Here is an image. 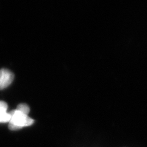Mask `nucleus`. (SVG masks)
<instances>
[{
  "label": "nucleus",
  "mask_w": 147,
  "mask_h": 147,
  "mask_svg": "<svg viewBox=\"0 0 147 147\" xmlns=\"http://www.w3.org/2000/svg\"><path fill=\"white\" fill-rule=\"evenodd\" d=\"M9 113L11 118L9 122V129L11 130H16L24 126H30L34 123L33 119L16 109L11 111Z\"/></svg>",
  "instance_id": "obj_1"
},
{
  "label": "nucleus",
  "mask_w": 147,
  "mask_h": 147,
  "mask_svg": "<svg viewBox=\"0 0 147 147\" xmlns=\"http://www.w3.org/2000/svg\"><path fill=\"white\" fill-rule=\"evenodd\" d=\"M14 79V74L7 69L0 70V90L5 89L12 83Z\"/></svg>",
  "instance_id": "obj_2"
},
{
  "label": "nucleus",
  "mask_w": 147,
  "mask_h": 147,
  "mask_svg": "<svg viewBox=\"0 0 147 147\" xmlns=\"http://www.w3.org/2000/svg\"><path fill=\"white\" fill-rule=\"evenodd\" d=\"M16 110L19 111L24 114L27 115L30 112V107L28 105L25 104H20L18 106Z\"/></svg>",
  "instance_id": "obj_3"
},
{
  "label": "nucleus",
  "mask_w": 147,
  "mask_h": 147,
  "mask_svg": "<svg viewBox=\"0 0 147 147\" xmlns=\"http://www.w3.org/2000/svg\"><path fill=\"white\" fill-rule=\"evenodd\" d=\"M11 116L9 113H0V123L9 122Z\"/></svg>",
  "instance_id": "obj_4"
},
{
  "label": "nucleus",
  "mask_w": 147,
  "mask_h": 147,
  "mask_svg": "<svg viewBox=\"0 0 147 147\" xmlns=\"http://www.w3.org/2000/svg\"><path fill=\"white\" fill-rule=\"evenodd\" d=\"M7 109V104L5 101H0V113H6Z\"/></svg>",
  "instance_id": "obj_5"
}]
</instances>
